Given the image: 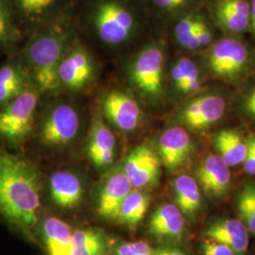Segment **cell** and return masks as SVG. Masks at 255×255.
Returning <instances> with one entry per match:
<instances>
[{
	"mask_svg": "<svg viewBox=\"0 0 255 255\" xmlns=\"http://www.w3.org/2000/svg\"><path fill=\"white\" fill-rule=\"evenodd\" d=\"M237 210L248 231L255 235V185L247 184L239 193Z\"/></svg>",
	"mask_w": 255,
	"mask_h": 255,
	"instance_id": "29",
	"label": "cell"
},
{
	"mask_svg": "<svg viewBox=\"0 0 255 255\" xmlns=\"http://www.w3.org/2000/svg\"><path fill=\"white\" fill-rule=\"evenodd\" d=\"M154 255H186V254L177 247L164 245L154 250Z\"/></svg>",
	"mask_w": 255,
	"mask_h": 255,
	"instance_id": "37",
	"label": "cell"
},
{
	"mask_svg": "<svg viewBox=\"0 0 255 255\" xmlns=\"http://www.w3.org/2000/svg\"><path fill=\"white\" fill-rule=\"evenodd\" d=\"M207 62L213 73L233 80L246 68L249 51L245 45L237 39H221L211 46Z\"/></svg>",
	"mask_w": 255,
	"mask_h": 255,
	"instance_id": "11",
	"label": "cell"
},
{
	"mask_svg": "<svg viewBox=\"0 0 255 255\" xmlns=\"http://www.w3.org/2000/svg\"><path fill=\"white\" fill-rule=\"evenodd\" d=\"M40 208L41 179L36 166L0 146V217L10 228L32 238Z\"/></svg>",
	"mask_w": 255,
	"mask_h": 255,
	"instance_id": "1",
	"label": "cell"
},
{
	"mask_svg": "<svg viewBox=\"0 0 255 255\" xmlns=\"http://www.w3.org/2000/svg\"><path fill=\"white\" fill-rule=\"evenodd\" d=\"M117 139L101 117L93 119L86 152L96 169L105 171L113 166L116 159Z\"/></svg>",
	"mask_w": 255,
	"mask_h": 255,
	"instance_id": "13",
	"label": "cell"
},
{
	"mask_svg": "<svg viewBox=\"0 0 255 255\" xmlns=\"http://www.w3.org/2000/svg\"><path fill=\"white\" fill-rule=\"evenodd\" d=\"M161 164L154 149L147 145H141L128 153L122 166L132 187L143 190L158 182Z\"/></svg>",
	"mask_w": 255,
	"mask_h": 255,
	"instance_id": "12",
	"label": "cell"
},
{
	"mask_svg": "<svg viewBox=\"0 0 255 255\" xmlns=\"http://www.w3.org/2000/svg\"><path fill=\"white\" fill-rule=\"evenodd\" d=\"M247 145H248V151H247L246 158L243 162L244 170L250 175H255V147L250 137L247 140Z\"/></svg>",
	"mask_w": 255,
	"mask_h": 255,
	"instance_id": "35",
	"label": "cell"
},
{
	"mask_svg": "<svg viewBox=\"0 0 255 255\" xmlns=\"http://www.w3.org/2000/svg\"><path fill=\"white\" fill-rule=\"evenodd\" d=\"M107 236L97 228L76 230L71 237V255H109Z\"/></svg>",
	"mask_w": 255,
	"mask_h": 255,
	"instance_id": "23",
	"label": "cell"
},
{
	"mask_svg": "<svg viewBox=\"0 0 255 255\" xmlns=\"http://www.w3.org/2000/svg\"><path fill=\"white\" fill-rule=\"evenodd\" d=\"M245 108L247 112L255 118V90L252 92L249 97L247 98L246 102H245Z\"/></svg>",
	"mask_w": 255,
	"mask_h": 255,
	"instance_id": "38",
	"label": "cell"
},
{
	"mask_svg": "<svg viewBox=\"0 0 255 255\" xmlns=\"http://www.w3.org/2000/svg\"><path fill=\"white\" fill-rule=\"evenodd\" d=\"M10 3L19 28L23 27L30 35L71 17L76 0H10Z\"/></svg>",
	"mask_w": 255,
	"mask_h": 255,
	"instance_id": "7",
	"label": "cell"
},
{
	"mask_svg": "<svg viewBox=\"0 0 255 255\" xmlns=\"http://www.w3.org/2000/svg\"><path fill=\"white\" fill-rule=\"evenodd\" d=\"M112 255H154V250L144 240L128 241L116 247Z\"/></svg>",
	"mask_w": 255,
	"mask_h": 255,
	"instance_id": "31",
	"label": "cell"
},
{
	"mask_svg": "<svg viewBox=\"0 0 255 255\" xmlns=\"http://www.w3.org/2000/svg\"><path fill=\"white\" fill-rule=\"evenodd\" d=\"M215 6L250 19L251 3L248 0H217Z\"/></svg>",
	"mask_w": 255,
	"mask_h": 255,
	"instance_id": "33",
	"label": "cell"
},
{
	"mask_svg": "<svg viewBox=\"0 0 255 255\" xmlns=\"http://www.w3.org/2000/svg\"><path fill=\"white\" fill-rule=\"evenodd\" d=\"M80 128L77 109L68 102L58 101L46 110L39 128V139L48 148H64L76 139Z\"/></svg>",
	"mask_w": 255,
	"mask_h": 255,
	"instance_id": "6",
	"label": "cell"
},
{
	"mask_svg": "<svg viewBox=\"0 0 255 255\" xmlns=\"http://www.w3.org/2000/svg\"><path fill=\"white\" fill-rule=\"evenodd\" d=\"M173 191L175 205L184 218L194 219L201 205V191L197 181L189 175L178 176L174 180Z\"/></svg>",
	"mask_w": 255,
	"mask_h": 255,
	"instance_id": "22",
	"label": "cell"
},
{
	"mask_svg": "<svg viewBox=\"0 0 255 255\" xmlns=\"http://www.w3.org/2000/svg\"><path fill=\"white\" fill-rule=\"evenodd\" d=\"M174 87L183 95L197 91L201 86L200 71L191 59L181 57L175 61L170 69Z\"/></svg>",
	"mask_w": 255,
	"mask_h": 255,
	"instance_id": "26",
	"label": "cell"
},
{
	"mask_svg": "<svg viewBox=\"0 0 255 255\" xmlns=\"http://www.w3.org/2000/svg\"><path fill=\"white\" fill-rule=\"evenodd\" d=\"M198 182L210 197H219L228 191L230 167L219 155H208L197 169Z\"/></svg>",
	"mask_w": 255,
	"mask_h": 255,
	"instance_id": "18",
	"label": "cell"
},
{
	"mask_svg": "<svg viewBox=\"0 0 255 255\" xmlns=\"http://www.w3.org/2000/svg\"><path fill=\"white\" fill-rule=\"evenodd\" d=\"M198 38L201 47L209 46L213 39V34L210 27L206 22L202 21L201 18H199L198 22Z\"/></svg>",
	"mask_w": 255,
	"mask_h": 255,
	"instance_id": "36",
	"label": "cell"
},
{
	"mask_svg": "<svg viewBox=\"0 0 255 255\" xmlns=\"http://www.w3.org/2000/svg\"><path fill=\"white\" fill-rule=\"evenodd\" d=\"M215 145L219 156L229 167L243 164L248 145L241 135L234 129H223L215 137Z\"/></svg>",
	"mask_w": 255,
	"mask_h": 255,
	"instance_id": "24",
	"label": "cell"
},
{
	"mask_svg": "<svg viewBox=\"0 0 255 255\" xmlns=\"http://www.w3.org/2000/svg\"><path fill=\"white\" fill-rule=\"evenodd\" d=\"M150 198L141 189H132L122 201L117 221L128 227H135L146 216Z\"/></svg>",
	"mask_w": 255,
	"mask_h": 255,
	"instance_id": "25",
	"label": "cell"
},
{
	"mask_svg": "<svg viewBox=\"0 0 255 255\" xmlns=\"http://www.w3.org/2000/svg\"><path fill=\"white\" fill-rule=\"evenodd\" d=\"M80 16L86 34L111 53L128 49L142 31L140 13L132 0H83Z\"/></svg>",
	"mask_w": 255,
	"mask_h": 255,
	"instance_id": "2",
	"label": "cell"
},
{
	"mask_svg": "<svg viewBox=\"0 0 255 255\" xmlns=\"http://www.w3.org/2000/svg\"><path fill=\"white\" fill-rule=\"evenodd\" d=\"M101 109L105 119L123 132L135 130L143 120V111L138 101L119 89L110 90L104 95Z\"/></svg>",
	"mask_w": 255,
	"mask_h": 255,
	"instance_id": "10",
	"label": "cell"
},
{
	"mask_svg": "<svg viewBox=\"0 0 255 255\" xmlns=\"http://www.w3.org/2000/svg\"><path fill=\"white\" fill-rule=\"evenodd\" d=\"M250 138H251V140H252V141H253V143H254V145H255V134H253V135H251V136H250Z\"/></svg>",
	"mask_w": 255,
	"mask_h": 255,
	"instance_id": "40",
	"label": "cell"
},
{
	"mask_svg": "<svg viewBox=\"0 0 255 255\" xmlns=\"http://www.w3.org/2000/svg\"><path fill=\"white\" fill-rule=\"evenodd\" d=\"M226 102L218 95H206L190 101L181 113L182 122L194 129H204L221 119Z\"/></svg>",
	"mask_w": 255,
	"mask_h": 255,
	"instance_id": "17",
	"label": "cell"
},
{
	"mask_svg": "<svg viewBox=\"0 0 255 255\" xmlns=\"http://www.w3.org/2000/svg\"><path fill=\"white\" fill-rule=\"evenodd\" d=\"M99 66L88 46L78 39L64 55L58 70L61 88L81 92L90 86L98 75Z\"/></svg>",
	"mask_w": 255,
	"mask_h": 255,
	"instance_id": "8",
	"label": "cell"
},
{
	"mask_svg": "<svg viewBox=\"0 0 255 255\" xmlns=\"http://www.w3.org/2000/svg\"><path fill=\"white\" fill-rule=\"evenodd\" d=\"M201 252L202 255H236L229 247L210 238L203 240Z\"/></svg>",
	"mask_w": 255,
	"mask_h": 255,
	"instance_id": "34",
	"label": "cell"
},
{
	"mask_svg": "<svg viewBox=\"0 0 255 255\" xmlns=\"http://www.w3.org/2000/svg\"><path fill=\"white\" fill-rule=\"evenodd\" d=\"M255 37V0H252L251 3V13H250V27Z\"/></svg>",
	"mask_w": 255,
	"mask_h": 255,
	"instance_id": "39",
	"label": "cell"
},
{
	"mask_svg": "<svg viewBox=\"0 0 255 255\" xmlns=\"http://www.w3.org/2000/svg\"><path fill=\"white\" fill-rule=\"evenodd\" d=\"M185 231V218L172 203H163L151 215L148 233L163 243H176L182 240Z\"/></svg>",
	"mask_w": 255,
	"mask_h": 255,
	"instance_id": "16",
	"label": "cell"
},
{
	"mask_svg": "<svg viewBox=\"0 0 255 255\" xmlns=\"http://www.w3.org/2000/svg\"><path fill=\"white\" fill-rule=\"evenodd\" d=\"M198 16L186 14L176 23L173 29L174 38L177 44L182 48L188 50L201 48L198 38Z\"/></svg>",
	"mask_w": 255,
	"mask_h": 255,
	"instance_id": "28",
	"label": "cell"
},
{
	"mask_svg": "<svg viewBox=\"0 0 255 255\" xmlns=\"http://www.w3.org/2000/svg\"><path fill=\"white\" fill-rule=\"evenodd\" d=\"M205 237L229 247L236 255H246L250 237L249 231L241 220H217L207 228Z\"/></svg>",
	"mask_w": 255,
	"mask_h": 255,
	"instance_id": "19",
	"label": "cell"
},
{
	"mask_svg": "<svg viewBox=\"0 0 255 255\" xmlns=\"http://www.w3.org/2000/svg\"><path fill=\"white\" fill-rule=\"evenodd\" d=\"M79 39L72 16L31 33L20 60L27 69L31 84L40 94L61 89L58 70L64 55Z\"/></svg>",
	"mask_w": 255,
	"mask_h": 255,
	"instance_id": "3",
	"label": "cell"
},
{
	"mask_svg": "<svg viewBox=\"0 0 255 255\" xmlns=\"http://www.w3.org/2000/svg\"><path fill=\"white\" fill-rule=\"evenodd\" d=\"M40 93L33 85L0 109V139L3 146L15 152L30 137Z\"/></svg>",
	"mask_w": 255,
	"mask_h": 255,
	"instance_id": "5",
	"label": "cell"
},
{
	"mask_svg": "<svg viewBox=\"0 0 255 255\" xmlns=\"http://www.w3.org/2000/svg\"><path fill=\"white\" fill-rule=\"evenodd\" d=\"M192 151L191 137L183 128H169L159 137L157 154L161 164L170 171L181 168L189 160Z\"/></svg>",
	"mask_w": 255,
	"mask_h": 255,
	"instance_id": "14",
	"label": "cell"
},
{
	"mask_svg": "<svg viewBox=\"0 0 255 255\" xmlns=\"http://www.w3.org/2000/svg\"><path fill=\"white\" fill-rule=\"evenodd\" d=\"M215 15L219 24L233 33H242L250 27V19L215 6Z\"/></svg>",
	"mask_w": 255,
	"mask_h": 255,
	"instance_id": "30",
	"label": "cell"
},
{
	"mask_svg": "<svg viewBox=\"0 0 255 255\" xmlns=\"http://www.w3.org/2000/svg\"><path fill=\"white\" fill-rule=\"evenodd\" d=\"M193 0H149L151 7L161 14H174L186 8Z\"/></svg>",
	"mask_w": 255,
	"mask_h": 255,
	"instance_id": "32",
	"label": "cell"
},
{
	"mask_svg": "<svg viewBox=\"0 0 255 255\" xmlns=\"http://www.w3.org/2000/svg\"><path fill=\"white\" fill-rule=\"evenodd\" d=\"M71 227L59 218L49 217L42 226V238L47 255H71Z\"/></svg>",
	"mask_w": 255,
	"mask_h": 255,
	"instance_id": "21",
	"label": "cell"
},
{
	"mask_svg": "<svg viewBox=\"0 0 255 255\" xmlns=\"http://www.w3.org/2000/svg\"><path fill=\"white\" fill-rule=\"evenodd\" d=\"M132 188L122 165L111 167L97 192L96 209L98 215L105 220L117 221L120 205Z\"/></svg>",
	"mask_w": 255,
	"mask_h": 255,
	"instance_id": "9",
	"label": "cell"
},
{
	"mask_svg": "<svg viewBox=\"0 0 255 255\" xmlns=\"http://www.w3.org/2000/svg\"><path fill=\"white\" fill-rule=\"evenodd\" d=\"M164 46L158 41L147 42L128 60V82L147 101L156 102L164 94Z\"/></svg>",
	"mask_w": 255,
	"mask_h": 255,
	"instance_id": "4",
	"label": "cell"
},
{
	"mask_svg": "<svg viewBox=\"0 0 255 255\" xmlns=\"http://www.w3.org/2000/svg\"><path fill=\"white\" fill-rule=\"evenodd\" d=\"M21 36L10 0H0V50L9 49Z\"/></svg>",
	"mask_w": 255,
	"mask_h": 255,
	"instance_id": "27",
	"label": "cell"
},
{
	"mask_svg": "<svg viewBox=\"0 0 255 255\" xmlns=\"http://www.w3.org/2000/svg\"><path fill=\"white\" fill-rule=\"evenodd\" d=\"M32 85L27 69L18 60H12L0 67V109Z\"/></svg>",
	"mask_w": 255,
	"mask_h": 255,
	"instance_id": "20",
	"label": "cell"
},
{
	"mask_svg": "<svg viewBox=\"0 0 255 255\" xmlns=\"http://www.w3.org/2000/svg\"><path fill=\"white\" fill-rule=\"evenodd\" d=\"M48 191L56 207L70 211L81 206L85 189L78 174L71 170H58L49 179Z\"/></svg>",
	"mask_w": 255,
	"mask_h": 255,
	"instance_id": "15",
	"label": "cell"
}]
</instances>
